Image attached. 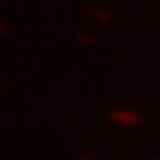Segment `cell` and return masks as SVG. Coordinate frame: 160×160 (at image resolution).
<instances>
[]
</instances>
